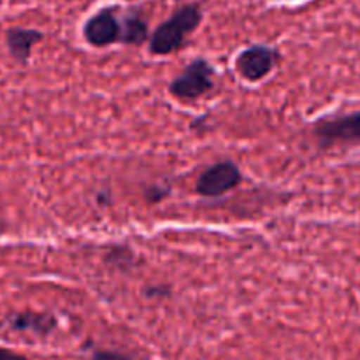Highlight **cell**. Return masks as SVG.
<instances>
[{"label":"cell","instance_id":"277c9868","mask_svg":"<svg viewBox=\"0 0 360 360\" xmlns=\"http://www.w3.org/2000/svg\"><path fill=\"white\" fill-rule=\"evenodd\" d=\"M83 37L94 48H105L122 37V13L118 6H105L91 14L83 25Z\"/></svg>","mask_w":360,"mask_h":360},{"label":"cell","instance_id":"8992f818","mask_svg":"<svg viewBox=\"0 0 360 360\" xmlns=\"http://www.w3.org/2000/svg\"><path fill=\"white\" fill-rule=\"evenodd\" d=\"M280 60V51L266 44H253L243 49L236 58V70L250 83L262 81L269 76Z\"/></svg>","mask_w":360,"mask_h":360},{"label":"cell","instance_id":"5b68a950","mask_svg":"<svg viewBox=\"0 0 360 360\" xmlns=\"http://www.w3.org/2000/svg\"><path fill=\"white\" fill-rule=\"evenodd\" d=\"M241 179L243 174L234 162H218V164L211 165L206 171H202V174L197 178L195 192L200 197L217 199V197L225 195L231 190H234L236 186H239Z\"/></svg>","mask_w":360,"mask_h":360},{"label":"cell","instance_id":"3957f363","mask_svg":"<svg viewBox=\"0 0 360 360\" xmlns=\"http://www.w3.org/2000/svg\"><path fill=\"white\" fill-rule=\"evenodd\" d=\"M313 136L322 148L359 146L360 111L320 120L313 129Z\"/></svg>","mask_w":360,"mask_h":360},{"label":"cell","instance_id":"7c38bea8","mask_svg":"<svg viewBox=\"0 0 360 360\" xmlns=\"http://www.w3.org/2000/svg\"><path fill=\"white\" fill-rule=\"evenodd\" d=\"M0 360H30V359L9 350V348H0Z\"/></svg>","mask_w":360,"mask_h":360},{"label":"cell","instance_id":"30bf717a","mask_svg":"<svg viewBox=\"0 0 360 360\" xmlns=\"http://www.w3.org/2000/svg\"><path fill=\"white\" fill-rule=\"evenodd\" d=\"M91 360H130V357L116 350H94Z\"/></svg>","mask_w":360,"mask_h":360},{"label":"cell","instance_id":"7a4b0ae2","mask_svg":"<svg viewBox=\"0 0 360 360\" xmlns=\"http://www.w3.org/2000/svg\"><path fill=\"white\" fill-rule=\"evenodd\" d=\"M214 88V69L206 58H195L171 81L169 91L174 98L193 102Z\"/></svg>","mask_w":360,"mask_h":360},{"label":"cell","instance_id":"4fadbf2b","mask_svg":"<svg viewBox=\"0 0 360 360\" xmlns=\"http://www.w3.org/2000/svg\"><path fill=\"white\" fill-rule=\"evenodd\" d=\"M146 292H148V295H150V297H157V295L164 297V295H165V288L164 287H160V288L151 287V288H146Z\"/></svg>","mask_w":360,"mask_h":360},{"label":"cell","instance_id":"8fae6325","mask_svg":"<svg viewBox=\"0 0 360 360\" xmlns=\"http://www.w3.org/2000/svg\"><path fill=\"white\" fill-rule=\"evenodd\" d=\"M146 197L150 202H158L164 197H167V190L165 188H157V186H151L150 190H146Z\"/></svg>","mask_w":360,"mask_h":360},{"label":"cell","instance_id":"52a82bcc","mask_svg":"<svg viewBox=\"0 0 360 360\" xmlns=\"http://www.w3.org/2000/svg\"><path fill=\"white\" fill-rule=\"evenodd\" d=\"M6 323L14 333H32L35 336H48L56 327V319L48 313H35L30 309H25V311L13 313V315L7 316Z\"/></svg>","mask_w":360,"mask_h":360},{"label":"cell","instance_id":"ba28073f","mask_svg":"<svg viewBox=\"0 0 360 360\" xmlns=\"http://www.w3.org/2000/svg\"><path fill=\"white\" fill-rule=\"evenodd\" d=\"M44 34L35 28H23V27H11L6 32V44L9 49V55L21 65H27L30 60L32 49L37 42L42 41Z\"/></svg>","mask_w":360,"mask_h":360},{"label":"cell","instance_id":"9c48e42d","mask_svg":"<svg viewBox=\"0 0 360 360\" xmlns=\"http://www.w3.org/2000/svg\"><path fill=\"white\" fill-rule=\"evenodd\" d=\"M146 41H150V28H148V21L143 16V13L137 7H130V9L123 11L120 42L122 44L141 46Z\"/></svg>","mask_w":360,"mask_h":360},{"label":"cell","instance_id":"6da1fadb","mask_svg":"<svg viewBox=\"0 0 360 360\" xmlns=\"http://www.w3.org/2000/svg\"><path fill=\"white\" fill-rule=\"evenodd\" d=\"M202 9L199 4H183L165 21H162L150 35V53L171 55L183 48L188 35L202 23Z\"/></svg>","mask_w":360,"mask_h":360}]
</instances>
